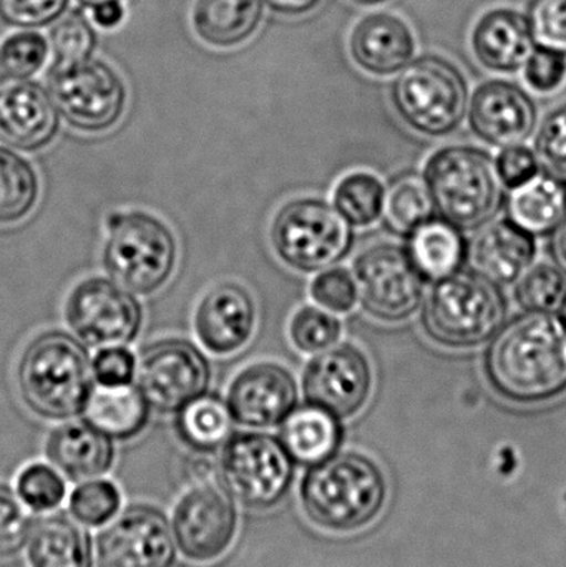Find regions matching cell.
Listing matches in <instances>:
<instances>
[{"mask_svg":"<svg viewBox=\"0 0 566 567\" xmlns=\"http://www.w3.org/2000/svg\"><path fill=\"white\" fill-rule=\"evenodd\" d=\"M495 392L522 405L566 392V326L557 313L525 312L504 323L485 353Z\"/></svg>","mask_w":566,"mask_h":567,"instance_id":"cell-1","label":"cell"},{"mask_svg":"<svg viewBox=\"0 0 566 567\" xmlns=\"http://www.w3.org/2000/svg\"><path fill=\"white\" fill-rule=\"evenodd\" d=\"M388 496L384 470L359 452H338L311 466L299 486L306 518L335 535H351L371 526L384 512Z\"/></svg>","mask_w":566,"mask_h":567,"instance_id":"cell-2","label":"cell"},{"mask_svg":"<svg viewBox=\"0 0 566 567\" xmlns=\"http://www.w3.org/2000/svg\"><path fill=\"white\" fill-rule=\"evenodd\" d=\"M16 382L23 405L40 419H73L83 412L95 382L92 359L72 333L43 330L20 352Z\"/></svg>","mask_w":566,"mask_h":567,"instance_id":"cell-3","label":"cell"},{"mask_svg":"<svg viewBox=\"0 0 566 567\" xmlns=\"http://www.w3.org/2000/svg\"><path fill=\"white\" fill-rule=\"evenodd\" d=\"M424 178L435 212L462 231L487 225L504 203L505 185L497 163L474 146H449L435 153Z\"/></svg>","mask_w":566,"mask_h":567,"instance_id":"cell-4","label":"cell"},{"mask_svg":"<svg viewBox=\"0 0 566 567\" xmlns=\"http://www.w3.org/2000/svg\"><path fill=\"white\" fill-rule=\"evenodd\" d=\"M507 319L501 286L477 272L435 282L422 307V326L441 346L471 349L494 339Z\"/></svg>","mask_w":566,"mask_h":567,"instance_id":"cell-5","label":"cell"},{"mask_svg":"<svg viewBox=\"0 0 566 567\" xmlns=\"http://www.w3.org/2000/svg\"><path fill=\"white\" fill-rule=\"evenodd\" d=\"M103 268L140 296L158 292L178 265V241L162 219L146 212L112 213L106 219Z\"/></svg>","mask_w":566,"mask_h":567,"instance_id":"cell-6","label":"cell"},{"mask_svg":"<svg viewBox=\"0 0 566 567\" xmlns=\"http://www.w3.org/2000/svg\"><path fill=\"white\" fill-rule=\"evenodd\" d=\"M276 256L295 271H325L341 262L354 243L352 226L321 198H296L276 213L269 228Z\"/></svg>","mask_w":566,"mask_h":567,"instance_id":"cell-7","label":"cell"},{"mask_svg":"<svg viewBox=\"0 0 566 567\" xmlns=\"http://www.w3.org/2000/svg\"><path fill=\"white\" fill-rule=\"evenodd\" d=\"M392 100L415 132L444 136L454 132L469 110V89L457 66L441 56H421L399 72Z\"/></svg>","mask_w":566,"mask_h":567,"instance_id":"cell-8","label":"cell"},{"mask_svg":"<svg viewBox=\"0 0 566 567\" xmlns=\"http://www.w3.org/2000/svg\"><path fill=\"white\" fill-rule=\"evenodd\" d=\"M222 486L251 509H269L288 496L296 463L278 436L265 432L233 433L219 458Z\"/></svg>","mask_w":566,"mask_h":567,"instance_id":"cell-9","label":"cell"},{"mask_svg":"<svg viewBox=\"0 0 566 567\" xmlns=\"http://www.w3.org/2000/svg\"><path fill=\"white\" fill-rule=\"evenodd\" d=\"M49 90L62 118L79 132H109L125 113V83L100 60L55 63Z\"/></svg>","mask_w":566,"mask_h":567,"instance_id":"cell-10","label":"cell"},{"mask_svg":"<svg viewBox=\"0 0 566 567\" xmlns=\"http://www.w3.org/2000/svg\"><path fill=\"white\" fill-rule=\"evenodd\" d=\"M65 320L76 339L86 346H128L142 330L143 307L122 284L92 276L70 290Z\"/></svg>","mask_w":566,"mask_h":567,"instance_id":"cell-11","label":"cell"},{"mask_svg":"<svg viewBox=\"0 0 566 567\" xmlns=\"http://www.w3.org/2000/svg\"><path fill=\"white\" fill-rule=\"evenodd\" d=\"M136 379L152 409L176 413L189 400L208 392L212 367L195 343L166 337L142 350Z\"/></svg>","mask_w":566,"mask_h":567,"instance_id":"cell-12","label":"cell"},{"mask_svg":"<svg viewBox=\"0 0 566 567\" xmlns=\"http://www.w3.org/2000/svg\"><path fill=\"white\" fill-rule=\"evenodd\" d=\"M359 302L366 312L385 322H401L424 302V279L419 276L405 249L375 245L354 261Z\"/></svg>","mask_w":566,"mask_h":567,"instance_id":"cell-13","label":"cell"},{"mask_svg":"<svg viewBox=\"0 0 566 567\" xmlns=\"http://www.w3.org/2000/svg\"><path fill=\"white\" fill-rule=\"evenodd\" d=\"M169 522L183 558L212 563L231 548L238 533V509L223 486L198 485L176 502Z\"/></svg>","mask_w":566,"mask_h":567,"instance_id":"cell-14","label":"cell"},{"mask_svg":"<svg viewBox=\"0 0 566 567\" xmlns=\"http://www.w3.org/2000/svg\"><path fill=\"white\" fill-rule=\"evenodd\" d=\"M176 543L168 516L152 505H132L103 526L96 567H173Z\"/></svg>","mask_w":566,"mask_h":567,"instance_id":"cell-15","label":"cell"},{"mask_svg":"<svg viewBox=\"0 0 566 567\" xmlns=\"http://www.w3.org/2000/svg\"><path fill=\"white\" fill-rule=\"evenodd\" d=\"M306 402L328 410L338 419L358 415L372 392V370L358 347L335 346L316 353L302 373Z\"/></svg>","mask_w":566,"mask_h":567,"instance_id":"cell-16","label":"cell"},{"mask_svg":"<svg viewBox=\"0 0 566 567\" xmlns=\"http://www.w3.org/2000/svg\"><path fill=\"white\" fill-rule=\"evenodd\" d=\"M226 402L239 425L271 429L298 406L299 386L281 363L256 362L233 379Z\"/></svg>","mask_w":566,"mask_h":567,"instance_id":"cell-17","label":"cell"},{"mask_svg":"<svg viewBox=\"0 0 566 567\" xmlns=\"http://www.w3.org/2000/svg\"><path fill=\"white\" fill-rule=\"evenodd\" d=\"M60 113L50 93L30 80L0 79V143L40 152L55 140Z\"/></svg>","mask_w":566,"mask_h":567,"instance_id":"cell-18","label":"cell"},{"mask_svg":"<svg viewBox=\"0 0 566 567\" xmlns=\"http://www.w3.org/2000/svg\"><path fill=\"white\" fill-rule=\"evenodd\" d=\"M258 309L249 290L238 282L213 286L196 306L193 327L199 343L215 355H231L251 340Z\"/></svg>","mask_w":566,"mask_h":567,"instance_id":"cell-19","label":"cell"},{"mask_svg":"<svg viewBox=\"0 0 566 567\" xmlns=\"http://www.w3.org/2000/svg\"><path fill=\"white\" fill-rule=\"evenodd\" d=\"M537 120L535 103L514 83H485L471 102L472 130L478 138L501 148L527 142Z\"/></svg>","mask_w":566,"mask_h":567,"instance_id":"cell-20","label":"cell"},{"mask_svg":"<svg viewBox=\"0 0 566 567\" xmlns=\"http://www.w3.org/2000/svg\"><path fill=\"white\" fill-rule=\"evenodd\" d=\"M469 255L477 275L497 286H511L532 268L537 246L534 236L505 219L482 228Z\"/></svg>","mask_w":566,"mask_h":567,"instance_id":"cell-21","label":"cell"},{"mask_svg":"<svg viewBox=\"0 0 566 567\" xmlns=\"http://www.w3.org/2000/svg\"><path fill=\"white\" fill-rule=\"evenodd\" d=\"M415 40L404 20L392 13H372L352 30L351 55L374 75L399 73L414 60Z\"/></svg>","mask_w":566,"mask_h":567,"instance_id":"cell-22","label":"cell"},{"mask_svg":"<svg viewBox=\"0 0 566 567\" xmlns=\"http://www.w3.org/2000/svg\"><path fill=\"white\" fill-rule=\"evenodd\" d=\"M50 465L73 482L99 478L112 470L115 443L86 422H70L50 432L45 443Z\"/></svg>","mask_w":566,"mask_h":567,"instance_id":"cell-23","label":"cell"},{"mask_svg":"<svg viewBox=\"0 0 566 567\" xmlns=\"http://www.w3.org/2000/svg\"><path fill=\"white\" fill-rule=\"evenodd\" d=\"M472 47L482 65L494 72L512 73L524 69L537 45L524 13L497 9L478 20Z\"/></svg>","mask_w":566,"mask_h":567,"instance_id":"cell-24","label":"cell"},{"mask_svg":"<svg viewBox=\"0 0 566 567\" xmlns=\"http://www.w3.org/2000/svg\"><path fill=\"white\" fill-rule=\"evenodd\" d=\"M25 548L30 567H95L92 536L65 513L33 523Z\"/></svg>","mask_w":566,"mask_h":567,"instance_id":"cell-25","label":"cell"},{"mask_svg":"<svg viewBox=\"0 0 566 567\" xmlns=\"http://www.w3.org/2000/svg\"><path fill=\"white\" fill-rule=\"evenodd\" d=\"M341 419L321 406L298 405L279 425V436L296 465H319L341 449Z\"/></svg>","mask_w":566,"mask_h":567,"instance_id":"cell-26","label":"cell"},{"mask_svg":"<svg viewBox=\"0 0 566 567\" xmlns=\"http://www.w3.org/2000/svg\"><path fill=\"white\" fill-rule=\"evenodd\" d=\"M409 259L424 281L441 282L462 271L469 246L462 229L444 218H431L408 235Z\"/></svg>","mask_w":566,"mask_h":567,"instance_id":"cell-27","label":"cell"},{"mask_svg":"<svg viewBox=\"0 0 566 567\" xmlns=\"http://www.w3.org/2000/svg\"><path fill=\"white\" fill-rule=\"evenodd\" d=\"M85 422L119 442L135 439L146 429L152 405L138 385H93L83 406Z\"/></svg>","mask_w":566,"mask_h":567,"instance_id":"cell-28","label":"cell"},{"mask_svg":"<svg viewBox=\"0 0 566 567\" xmlns=\"http://www.w3.org/2000/svg\"><path fill=\"white\" fill-rule=\"evenodd\" d=\"M507 218L528 235H550L566 218V183L547 172H538L534 178L512 188Z\"/></svg>","mask_w":566,"mask_h":567,"instance_id":"cell-29","label":"cell"},{"mask_svg":"<svg viewBox=\"0 0 566 567\" xmlns=\"http://www.w3.org/2000/svg\"><path fill=\"white\" fill-rule=\"evenodd\" d=\"M233 419L228 402L219 393L205 392L176 412L175 430L193 452L212 453L231 439Z\"/></svg>","mask_w":566,"mask_h":567,"instance_id":"cell-30","label":"cell"},{"mask_svg":"<svg viewBox=\"0 0 566 567\" xmlns=\"http://www.w3.org/2000/svg\"><path fill=\"white\" fill-rule=\"evenodd\" d=\"M261 13V0H196L193 23L205 42L231 47L255 32Z\"/></svg>","mask_w":566,"mask_h":567,"instance_id":"cell-31","label":"cell"},{"mask_svg":"<svg viewBox=\"0 0 566 567\" xmlns=\"http://www.w3.org/2000/svg\"><path fill=\"white\" fill-rule=\"evenodd\" d=\"M40 179L29 159L0 146V226L23 221L35 209Z\"/></svg>","mask_w":566,"mask_h":567,"instance_id":"cell-32","label":"cell"},{"mask_svg":"<svg viewBox=\"0 0 566 567\" xmlns=\"http://www.w3.org/2000/svg\"><path fill=\"white\" fill-rule=\"evenodd\" d=\"M434 199L424 176L402 175L385 188L382 219L391 231L408 236L434 218Z\"/></svg>","mask_w":566,"mask_h":567,"instance_id":"cell-33","label":"cell"},{"mask_svg":"<svg viewBox=\"0 0 566 567\" xmlns=\"http://www.w3.org/2000/svg\"><path fill=\"white\" fill-rule=\"evenodd\" d=\"M384 193L385 186L372 173H349L336 185L332 205L349 225L366 228L382 218Z\"/></svg>","mask_w":566,"mask_h":567,"instance_id":"cell-34","label":"cell"},{"mask_svg":"<svg viewBox=\"0 0 566 567\" xmlns=\"http://www.w3.org/2000/svg\"><path fill=\"white\" fill-rule=\"evenodd\" d=\"M122 508V493L110 480H83L70 493L69 509L73 519L86 528L109 525Z\"/></svg>","mask_w":566,"mask_h":567,"instance_id":"cell-35","label":"cell"},{"mask_svg":"<svg viewBox=\"0 0 566 567\" xmlns=\"http://www.w3.org/2000/svg\"><path fill=\"white\" fill-rule=\"evenodd\" d=\"M515 299L525 312L557 313L566 303L565 272L557 266H534L518 279Z\"/></svg>","mask_w":566,"mask_h":567,"instance_id":"cell-36","label":"cell"},{"mask_svg":"<svg viewBox=\"0 0 566 567\" xmlns=\"http://www.w3.org/2000/svg\"><path fill=\"white\" fill-rule=\"evenodd\" d=\"M16 493L29 512H55L66 495L65 480L49 463H30L17 475Z\"/></svg>","mask_w":566,"mask_h":567,"instance_id":"cell-37","label":"cell"},{"mask_svg":"<svg viewBox=\"0 0 566 567\" xmlns=\"http://www.w3.org/2000/svg\"><path fill=\"white\" fill-rule=\"evenodd\" d=\"M342 323L322 307L305 306L296 310L289 322V339L302 353H321L341 339Z\"/></svg>","mask_w":566,"mask_h":567,"instance_id":"cell-38","label":"cell"},{"mask_svg":"<svg viewBox=\"0 0 566 567\" xmlns=\"http://www.w3.org/2000/svg\"><path fill=\"white\" fill-rule=\"evenodd\" d=\"M49 55V42L37 32H17L0 43V76L30 79L35 75Z\"/></svg>","mask_w":566,"mask_h":567,"instance_id":"cell-39","label":"cell"},{"mask_svg":"<svg viewBox=\"0 0 566 567\" xmlns=\"http://www.w3.org/2000/svg\"><path fill=\"white\" fill-rule=\"evenodd\" d=\"M33 522L16 489L0 482V559L19 555L29 542Z\"/></svg>","mask_w":566,"mask_h":567,"instance_id":"cell-40","label":"cell"},{"mask_svg":"<svg viewBox=\"0 0 566 567\" xmlns=\"http://www.w3.org/2000/svg\"><path fill=\"white\" fill-rule=\"evenodd\" d=\"M527 20L535 45L566 55V0H532Z\"/></svg>","mask_w":566,"mask_h":567,"instance_id":"cell-41","label":"cell"},{"mask_svg":"<svg viewBox=\"0 0 566 567\" xmlns=\"http://www.w3.org/2000/svg\"><path fill=\"white\" fill-rule=\"evenodd\" d=\"M55 63H75L90 59L95 47V33L80 13L63 17L50 35Z\"/></svg>","mask_w":566,"mask_h":567,"instance_id":"cell-42","label":"cell"},{"mask_svg":"<svg viewBox=\"0 0 566 567\" xmlns=\"http://www.w3.org/2000/svg\"><path fill=\"white\" fill-rule=\"evenodd\" d=\"M312 300L316 306L332 313H348L359 302L354 276L344 268H328L311 282Z\"/></svg>","mask_w":566,"mask_h":567,"instance_id":"cell-43","label":"cell"},{"mask_svg":"<svg viewBox=\"0 0 566 567\" xmlns=\"http://www.w3.org/2000/svg\"><path fill=\"white\" fill-rule=\"evenodd\" d=\"M535 155L544 172L566 183V105L555 110L542 123Z\"/></svg>","mask_w":566,"mask_h":567,"instance_id":"cell-44","label":"cell"},{"mask_svg":"<svg viewBox=\"0 0 566 567\" xmlns=\"http://www.w3.org/2000/svg\"><path fill=\"white\" fill-rule=\"evenodd\" d=\"M92 370L96 385H130L136 375L135 353L126 346L102 347L93 357Z\"/></svg>","mask_w":566,"mask_h":567,"instance_id":"cell-45","label":"cell"},{"mask_svg":"<svg viewBox=\"0 0 566 567\" xmlns=\"http://www.w3.org/2000/svg\"><path fill=\"white\" fill-rule=\"evenodd\" d=\"M525 82L534 92L552 93L566 80V55L555 50L535 47L524 65Z\"/></svg>","mask_w":566,"mask_h":567,"instance_id":"cell-46","label":"cell"},{"mask_svg":"<svg viewBox=\"0 0 566 567\" xmlns=\"http://www.w3.org/2000/svg\"><path fill=\"white\" fill-rule=\"evenodd\" d=\"M69 0H0V19L16 27H40L55 20Z\"/></svg>","mask_w":566,"mask_h":567,"instance_id":"cell-47","label":"cell"},{"mask_svg":"<svg viewBox=\"0 0 566 567\" xmlns=\"http://www.w3.org/2000/svg\"><path fill=\"white\" fill-rule=\"evenodd\" d=\"M495 163H497L502 182L511 189L528 182L541 172V163L535 152L522 145L504 148Z\"/></svg>","mask_w":566,"mask_h":567,"instance_id":"cell-48","label":"cell"},{"mask_svg":"<svg viewBox=\"0 0 566 567\" xmlns=\"http://www.w3.org/2000/svg\"><path fill=\"white\" fill-rule=\"evenodd\" d=\"M123 17H125V12H123L120 0H112V2L93 7V19L102 29H113L122 22Z\"/></svg>","mask_w":566,"mask_h":567,"instance_id":"cell-49","label":"cell"},{"mask_svg":"<svg viewBox=\"0 0 566 567\" xmlns=\"http://www.w3.org/2000/svg\"><path fill=\"white\" fill-rule=\"evenodd\" d=\"M550 249L555 265L566 275V218L560 223V226L552 233Z\"/></svg>","mask_w":566,"mask_h":567,"instance_id":"cell-50","label":"cell"},{"mask_svg":"<svg viewBox=\"0 0 566 567\" xmlns=\"http://www.w3.org/2000/svg\"><path fill=\"white\" fill-rule=\"evenodd\" d=\"M265 2L275 7L276 10H281V12L301 13L312 9L319 0H265Z\"/></svg>","mask_w":566,"mask_h":567,"instance_id":"cell-51","label":"cell"},{"mask_svg":"<svg viewBox=\"0 0 566 567\" xmlns=\"http://www.w3.org/2000/svg\"><path fill=\"white\" fill-rule=\"evenodd\" d=\"M80 2L86 3V6L95 7L100 3L112 2V0H80Z\"/></svg>","mask_w":566,"mask_h":567,"instance_id":"cell-52","label":"cell"},{"mask_svg":"<svg viewBox=\"0 0 566 567\" xmlns=\"http://www.w3.org/2000/svg\"><path fill=\"white\" fill-rule=\"evenodd\" d=\"M359 3H366V6H374V3L384 2V0H356Z\"/></svg>","mask_w":566,"mask_h":567,"instance_id":"cell-53","label":"cell"},{"mask_svg":"<svg viewBox=\"0 0 566 567\" xmlns=\"http://www.w3.org/2000/svg\"><path fill=\"white\" fill-rule=\"evenodd\" d=\"M564 317H565L564 322H565V326H566V303H565V307H564Z\"/></svg>","mask_w":566,"mask_h":567,"instance_id":"cell-54","label":"cell"}]
</instances>
